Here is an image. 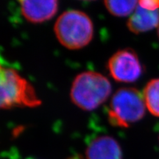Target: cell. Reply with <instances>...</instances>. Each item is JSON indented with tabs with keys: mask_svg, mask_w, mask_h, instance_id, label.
I'll return each mask as SVG.
<instances>
[{
	"mask_svg": "<svg viewBox=\"0 0 159 159\" xmlns=\"http://www.w3.org/2000/svg\"><path fill=\"white\" fill-rule=\"evenodd\" d=\"M139 5L148 11L159 9V0H139Z\"/></svg>",
	"mask_w": 159,
	"mask_h": 159,
	"instance_id": "cell-11",
	"label": "cell"
},
{
	"mask_svg": "<svg viewBox=\"0 0 159 159\" xmlns=\"http://www.w3.org/2000/svg\"><path fill=\"white\" fill-rule=\"evenodd\" d=\"M2 109L15 107L35 108L41 105L35 89L16 71L11 68H1V98Z\"/></svg>",
	"mask_w": 159,
	"mask_h": 159,
	"instance_id": "cell-3",
	"label": "cell"
},
{
	"mask_svg": "<svg viewBox=\"0 0 159 159\" xmlns=\"http://www.w3.org/2000/svg\"><path fill=\"white\" fill-rule=\"evenodd\" d=\"M28 159H33V158H28Z\"/></svg>",
	"mask_w": 159,
	"mask_h": 159,
	"instance_id": "cell-14",
	"label": "cell"
},
{
	"mask_svg": "<svg viewBox=\"0 0 159 159\" xmlns=\"http://www.w3.org/2000/svg\"><path fill=\"white\" fill-rule=\"evenodd\" d=\"M143 97L150 114L159 117V78L149 81L143 91Z\"/></svg>",
	"mask_w": 159,
	"mask_h": 159,
	"instance_id": "cell-9",
	"label": "cell"
},
{
	"mask_svg": "<svg viewBox=\"0 0 159 159\" xmlns=\"http://www.w3.org/2000/svg\"><path fill=\"white\" fill-rule=\"evenodd\" d=\"M158 38H159V26H158Z\"/></svg>",
	"mask_w": 159,
	"mask_h": 159,
	"instance_id": "cell-12",
	"label": "cell"
},
{
	"mask_svg": "<svg viewBox=\"0 0 159 159\" xmlns=\"http://www.w3.org/2000/svg\"><path fill=\"white\" fill-rule=\"evenodd\" d=\"M83 1H94V0H83Z\"/></svg>",
	"mask_w": 159,
	"mask_h": 159,
	"instance_id": "cell-13",
	"label": "cell"
},
{
	"mask_svg": "<svg viewBox=\"0 0 159 159\" xmlns=\"http://www.w3.org/2000/svg\"><path fill=\"white\" fill-rule=\"evenodd\" d=\"M144 97L134 88H122L116 91L111 99L108 117L111 125L129 128L145 115Z\"/></svg>",
	"mask_w": 159,
	"mask_h": 159,
	"instance_id": "cell-4",
	"label": "cell"
},
{
	"mask_svg": "<svg viewBox=\"0 0 159 159\" xmlns=\"http://www.w3.org/2000/svg\"><path fill=\"white\" fill-rule=\"evenodd\" d=\"M19 2L24 17L33 24L50 20L58 10V0H19Z\"/></svg>",
	"mask_w": 159,
	"mask_h": 159,
	"instance_id": "cell-6",
	"label": "cell"
},
{
	"mask_svg": "<svg viewBox=\"0 0 159 159\" xmlns=\"http://www.w3.org/2000/svg\"><path fill=\"white\" fill-rule=\"evenodd\" d=\"M110 81L94 71H84L75 77L71 88V101L82 110L90 111L98 108L111 94Z\"/></svg>",
	"mask_w": 159,
	"mask_h": 159,
	"instance_id": "cell-1",
	"label": "cell"
},
{
	"mask_svg": "<svg viewBox=\"0 0 159 159\" xmlns=\"http://www.w3.org/2000/svg\"><path fill=\"white\" fill-rule=\"evenodd\" d=\"M87 159H122V152L119 143L112 137H97L89 144L85 151Z\"/></svg>",
	"mask_w": 159,
	"mask_h": 159,
	"instance_id": "cell-7",
	"label": "cell"
},
{
	"mask_svg": "<svg viewBox=\"0 0 159 159\" xmlns=\"http://www.w3.org/2000/svg\"><path fill=\"white\" fill-rule=\"evenodd\" d=\"M54 31L63 47L79 49L91 41L94 36V25L84 12L71 10L60 16L55 24Z\"/></svg>",
	"mask_w": 159,
	"mask_h": 159,
	"instance_id": "cell-2",
	"label": "cell"
},
{
	"mask_svg": "<svg viewBox=\"0 0 159 159\" xmlns=\"http://www.w3.org/2000/svg\"><path fill=\"white\" fill-rule=\"evenodd\" d=\"M108 72L119 83H134L142 76L143 66L136 52L130 48L120 49L110 57L107 65Z\"/></svg>",
	"mask_w": 159,
	"mask_h": 159,
	"instance_id": "cell-5",
	"label": "cell"
},
{
	"mask_svg": "<svg viewBox=\"0 0 159 159\" xmlns=\"http://www.w3.org/2000/svg\"><path fill=\"white\" fill-rule=\"evenodd\" d=\"M129 30L135 33H145L159 26V10L148 11L137 6L127 22Z\"/></svg>",
	"mask_w": 159,
	"mask_h": 159,
	"instance_id": "cell-8",
	"label": "cell"
},
{
	"mask_svg": "<svg viewBox=\"0 0 159 159\" xmlns=\"http://www.w3.org/2000/svg\"><path fill=\"white\" fill-rule=\"evenodd\" d=\"M139 0H104L105 7L111 14L116 17L130 15L137 7Z\"/></svg>",
	"mask_w": 159,
	"mask_h": 159,
	"instance_id": "cell-10",
	"label": "cell"
}]
</instances>
